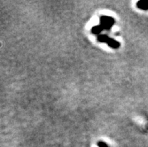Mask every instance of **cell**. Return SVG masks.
I'll return each instance as SVG.
<instances>
[{"mask_svg":"<svg viewBox=\"0 0 148 147\" xmlns=\"http://www.w3.org/2000/svg\"><path fill=\"white\" fill-rule=\"evenodd\" d=\"M100 26H94L92 29V32L93 34L98 35L102 31L103 29H110L114 23V20L112 17H106V16H102L100 19Z\"/></svg>","mask_w":148,"mask_h":147,"instance_id":"cell-1","label":"cell"},{"mask_svg":"<svg viewBox=\"0 0 148 147\" xmlns=\"http://www.w3.org/2000/svg\"><path fill=\"white\" fill-rule=\"evenodd\" d=\"M98 41L102 43H106L109 47H113V48L116 49L120 47V43L118 41H115L111 38H109L108 36L105 35H101V36H98Z\"/></svg>","mask_w":148,"mask_h":147,"instance_id":"cell-2","label":"cell"},{"mask_svg":"<svg viewBox=\"0 0 148 147\" xmlns=\"http://www.w3.org/2000/svg\"><path fill=\"white\" fill-rule=\"evenodd\" d=\"M137 6L140 9L147 11L148 10V1H140L137 3Z\"/></svg>","mask_w":148,"mask_h":147,"instance_id":"cell-3","label":"cell"},{"mask_svg":"<svg viewBox=\"0 0 148 147\" xmlns=\"http://www.w3.org/2000/svg\"><path fill=\"white\" fill-rule=\"evenodd\" d=\"M98 146L99 147H108L107 146V144L103 143V142H99V143H98Z\"/></svg>","mask_w":148,"mask_h":147,"instance_id":"cell-4","label":"cell"}]
</instances>
